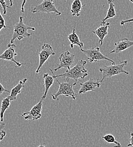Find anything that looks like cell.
Masks as SVG:
<instances>
[{
  "label": "cell",
  "mask_w": 133,
  "mask_h": 147,
  "mask_svg": "<svg viewBox=\"0 0 133 147\" xmlns=\"http://www.w3.org/2000/svg\"><path fill=\"white\" fill-rule=\"evenodd\" d=\"M87 64V61L81 59L79 60L76 66L70 68V69L66 70L65 73L59 75H55L53 70L51 69H49V70L53 74L54 78L58 77H64L67 79H72L74 81V84L76 85L78 80L79 79H84L88 75V71L86 68V65Z\"/></svg>",
  "instance_id": "obj_1"
},
{
  "label": "cell",
  "mask_w": 133,
  "mask_h": 147,
  "mask_svg": "<svg viewBox=\"0 0 133 147\" xmlns=\"http://www.w3.org/2000/svg\"><path fill=\"white\" fill-rule=\"evenodd\" d=\"M127 63L128 61L125 60L119 63L117 65L112 64L109 66L100 67L99 69V71L102 74L103 76L100 82H103V80L105 78H111L120 74H125L126 75H129V73L124 69V67L127 65Z\"/></svg>",
  "instance_id": "obj_2"
},
{
  "label": "cell",
  "mask_w": 133,
  "mask_h": 147,
  "mask_svg": "<svg viewBox=\"0 0 133 147\" xmlns=\"http://www.w3.org/2000/svg\"><path fill=\"white\" fill-rule=\"evenodd\" d=\"M30 30L35 31V28L26 25L23 23V17L22 16H20L19 22L14 25L13 34L10 43L13 44L15 40L17 38L19 41H20L24 37H30L32 35V34L28 32V30Z\"/></svg>",
  "instance_id": "obj_3"
},
{
  "label": "cell",
  "mask_w": 133,
  "mask_h": 147,
  "mask_svg": "<svg viewBox=\"0 0 133 147\" xmlns=\"http://www.w3.org/2000/svg\"><path fill=\"white\" fill-rule=\"evenodd\" d=\"M59 84L58 90L56 93L52 94V97L53 100H58V97L61 95H64L68 97L70 96L73 100H76V94L73 89V86H75L74 83L69 82L67 79L66 82L60 83L57 79V78H54Z\"/></svg>",
  "instance_id": "obj_4"
},
{
  "label": "cell",
  "mask_w": 133,
  "mask_h": 147,
  "mask_svg": "<svg viewBox=\"0 0 133 147\" xmlns=\"http://www.w3.org/2000/svg\"><path fill=\"white\" fill-rule=\"evenodd\" d=\"M80 51L86 55L91 63L97 62L102 60H107L111 62L113 65L115 64L114 61L104 55L100 52L99 47H92L88 49H80Z\"/></svg>",
  "instance_id": "obj_5"
},
{
  "label": "cell",
  "mask_w": 133,
  "mask_h": 147,
  "mask_svg": "<svg viewBox=\"0 0 133 147\" xmlns=\"http://www.w3.org/2000/svg\"><path fill=\"white\" fill-rule=\"evenodd\" d=\"M32 13H42L49 14L54 13L56 16H61V13L57 10L53 0H43L40 3L36 5L31 10Z\"/></svg>",
  "instance_id": "obj_6"
},
{
  "label": "cell",
  "mask_w": 133,
  "mask_h": 147,
  "mask_svg": "<svg viewBox=\"0 0 133 147\" xmlns=\"http://www.w3.org/2000/svg\"><path fill=\"white\" fill-rule=\"evenodd\" d=\"M56 53L54 52L52 47L49 44H44L42 46V50L39 52V63L38 67L36 70V74L38 75L43 65L48 59L50 56L55 55Z\"/></svg>",
  "instance_id": "obj_7"
},
{
  "label": "cell",
  "mask_w": 133,
  "mask_h": 147,
  "mask_svg": "<svg viewBox=\"0 0 133 147\" xmlns=\"http://www.w3.org/2000/svg\"><path fill=\"white\" fill-rule=\"evenodd\" d=\"M43 100L41 99V100L38 103L34 105L29 111L25 112L22 114L19 113V115H20L22 117H24V119L28 121H36L40 119L42 117L41 111L43 109Z\"/></svg>",
  "instance_id": "obj_8"
},
{
  "label": "cell",
  "mask_w": 133,
  "mask_h": 147,
  "mask_svg": "<svg viewBox=\"0 0 133 147\" xmlns=\"http://www.w3.org/2000/svg\"><path fill=\"white\" fill-rule=\"evenodd\" d=\"M75 55L71 53L69 51H66L62 53L59 57V64L56 68L55 69V71L62 69L66 68L68 70L71 68V66L74 62Z\"/></svg>",
  "instance_id": "obj_9"
},
{
  "label": "cell",
  "mask_w": 133,
  "mask_h": 147,
  "mask_svg": "<svg viewBox=\"0 0 133 147\" xmlns=\"http://www.w3.org/2000/svg\"><path fill=\"white\" fill-rule=\"evenodd\" d=\"M16 46L13 44H9L7 46V48L5 51V52L0 55V59H3L7 61H10L14 62L16 65L17 67H20L23 65H25L26 63H21L15 59V56L17 55V53L15 51V48Z\"/></svg>",
  "instance_id": "obj_10"
},
{
  "label": "cell",
  "mask_w": 133,
  "mask_h": 147,
  "mask_svg": "<svg viewBox=\"0 0 133 147\" xmlns=\"http://www.w3.org/2000/svg\"><path fill=\"white\" fill-rule=\"evenodd\" d=\"M101 83V82L99 80V78H97L96 80L91 78L86 82L80 83L79 84L80 86V88L79 90V94L80 95L90 91L94 92L96 88L100 87Z\"/></svg>",
  "instance_id": "obj_11"
},
{
  "label": "cell",
  "mask_w": 133,
  "mask_h": 147,
  "mask_svg": "<svg viewBox=\"0 0 133 147\" xmlns=\"http://www.w3.org/2000/svg\"><path fill=\"white\" fill-rule=\"evenodd\" d=\"M114 45V49L112 50L108 54H112V53L117 54L125 51L126 49L133 46V41L129 40L128 38H125L115 42Z\"/></svg>",
  "instance_id": "obj_12"
},
{
  "label": "cell",
  "mask_w": 133,
  "mask_h": 147,
  "mask_svg": "<svg viewBox=\"0 0 133 147\" xmlns=\"http://www.w3.org/2000/svg\"><path fill=\"white\" fill-rule=\"evenodd\" d=\"M109 26V22H102L101 26L99 27H98L95 31H92L99 38V43L101 45H103L104 39L108 35V30Z\"/></svg>",
  "instance_id": "obj_13"
},
{
  "label": "cell",
  "mask_w": 133,
  "mask_h": 147,
  "mask_svg": "<svg viewBox=\"0 0 133 147\" xmlns=\"http://www.w3.org/2000/svg\"><path fill=\"white\" fill-rule=\"evenodd\" d=\"M27 82V79L25 78L23 80L19 81V83L16 85L10 92V95L8 96L11 101L17 99V96L20 93L24 87V84Z\"/></svg>",
  "instance_id": "obj_14"
},
{
  "label": "cell",
  "mask_w": 133,
  "mask_h": 147,
  "mask_svg": "<svg viewBox=\"0 0 133 147\" xmlns=\"http://www.w3.org/2000/svg\"><path fill=\"white\" fill-rule=\"evenodd\" d=\"M43 79H44L45 91L43 93V95L41 97L42 100H44L45 99L48 92L49 88H51V87L53 85L55 79L53 76H51L48 73L44 74L43 75Z\"/></svg>",
  "instance_id": "obj_15"
},
{
  "label": "cell",
  "mask_w": 133,
  "mask_h": 147,
  "mask_svg": "<svg viewBox=\"0 0 133 147\" xmlns=\"http://www.w3.org/2000/svg\"><path fill=\"white\" fill-rule=\"evenodd\" d=\"M68 38L70 42V48L72 49L74 48V45H76V46L79 47L80 48V49H82V48H83L84 44L82 42H81L79 37L77 35V34L76 32V28H73L72 33L68 35Z\"/></svg>",
  "instance_id": "obj_16"
},
{
  "label": "cell",
  "mask_w": 133,
  "mask_h": 147,
  "mask_svg": "<svg viewBox=\"0 0 133 147\" xmlns=\"http://www.w3.org/2000/svg\"><path fill=\"white\" fill-rule=\"evenodd\" d=\"M84 5H83V4L82 3L80 0H74L72 3V6H71L70 11L72 14V16L73 17L74 16L79 17L80 13L82 8L84 7Z\"/></svg>",
  "instance_id": "obj_17"
},
{
  "label": "cell",
  "mask_w": 133,
  "mask_h": 147,
  "mask_svg": "<svg viewBox=\"0 0 133 147\" xmlns=\"http://www.w3.org/2000/svg\"><path fill=\"white\" fill-rule=\"evenodd\" d=\"M10 102L11 101L10 100L9 98L8 97L4 98L1 104V110H0V121L1 122H3V118H4V114L7 110L10 105Z\"/></svg>",
  "instance_id": "obj_18"
},
{
  "label": "cell",
  "mask_w": 133,
  "mask_h": 147,
  "mask_svg": "<svg viewBox=\"0 0 133 147\" xmlns=\"http://www.w3.org/2000/svg\"><path fill=\"white\" fill-rule=\"evenodd\" d=\"M108 3L109 5V8L107 13V16L102 22H105L107 20L109 19L113 18L116 16L114 0H108Z\"/></svg>",
  "instance_id": "obj_19"
},
{
  "label": "cell",
  "mask_w": 133,
  "mask_h": 147,
  "mask_svg": "<svg viewBox=\"0 0 133 147\" xmlns=\"http://www.w3.org/2000/svg\"><path fill=\"white\" fill-rule=\"evenodd\" d=\"M102 139L108 143L114 144L115 146H114V147H121V143L116 140L115 137L112 134H107L102 136Z\"/></svg>",
  "instance_id": "obj_20"
},
{
  "label": "cell",
  "mask_w": 133,
  "mask_h": 147,
  "mask_svg": "<svg viewBox=\"0 0 133 147\" xmlns=\"http://www.w3.org/2000/svg\"><path fill=\"white\" fill-rule=\"evenodd\" d=\"M5 126V124L1 122L0 123V142L3 139V138L5 137L6 135V132L3 129Z\"/></svg>",
  "instance_id": "obj_21"
},
{
  "label": "cell",
  "mask_w": 133,
  "mask_h": 147,
  "mask_svg": "<svg viewBox=\"0 0 133 147\" xmlns=\"http://www.w3.org/2000/svg\"><path fill=\"white\" fill-rule=\"evenodd\" d=\"M0 4L2 6V10H3V14L4 15L6 14L7 13V8H10L11 9V7L7 5L6 2H5V0H0Z\"/></svg>",
  "instance_id": "obj_22"
},
{
  "label": "cell",
  "mask_w": 133,
  "mask_h": 147,
  "mask_svg": "<svg viewBox=\"0 0 133 147\" xmlns=\"http://www.w3.org/2000/svg\"><path fill=\"white\" fill-rule=\"evenodd\" d=\"M7 28H9V27H7L6 25V23H5V20L3 18V17H2V16L1 15V11H0V31H1V30L2 28H5V29H7Z\"/></svg>",
  "instance_id": "obj_23"
},
{
  "label": "cell",
  "mask_w": 133,
  "mask_h": 147,
  "mask_svg": "<svg viewBox=\"0 0 133 147\" xmlns=\"http://www.w3.org/2000/svg\"><path fill=\"white\" fill-rule=\"evenodd\" d=\"M130 22H133V18L130 19H127V20H121L120 22V25L121 26H123L124 28H125V23H130Z\"/></svg>",
  "instance_id": "obj_24"
},
{
  "label": "cell",
  "mask_w": 133,
  "mask_h": 147,
  "mask_svg": "<svg viewBox=\"0 0 133 147\" xmlns=\"http://www.w3.org/2000/svg\"><path fill=\"white\" fill-rule=\"evenodd\" d=\"M5 92L9 93L10 91H8L7 90L5 89V88L3 87V86L1 84V83H0V95H1L3 92Z\"/></svg>",
  "instance_id": "obj_25"
},
{
  "label": "cell",
  "mask_w": 133,
  "mask_h": 147,
  "mask_svg": "<svg viewBox=\"0 0 133 147\" xmlns=\"http://www.w3.org/2000/svg\"><path fill=\"white\" fill-rule=\"evenodd\" d=\"M128 147H133V132L130 134V143L128 144Z\"/></svg>",
  "instance_id": "obj_26"
},
{
  "label": "cell",
  "mask_w": 133,
  "mask_h": 147,
  "mask_svg": "<svg viewBox=\"0 0 133 147\" xmlns=\"http://www.w3.org/2000/svg\"><path fill=\"white\" fill-rule=\"evenodd\" d=\"M26 1H27V0H23V2H22V6H21V12L22 13H23L24 12V5L26 4Z\"/></svg>",
  "instance_id": "obj_27"
},
{
  "label": "cell",
  "mask_w": 133,
  "mask_h": 147,
  "mask_svg": "<svg viewBox=\"0 0 133 147\" xmlns=\"http://www.w3.org/2000/svg\"><path fill=\"white\" fill-rule=\"evenodd\" d=\"M9 2H10V6H12L13 5V0H9Z\"/></svg>",
  "instance_id": "obj_28"
},
{
  "label": "cell",
  "mask_w": 133,
  "mask_h": 147,
  "mask_svg": "<svg viewBox=\"0 0 133 147\" xmlns=\"http://www.w3.org/2000/svg\"><path fill=\"white\" fill-rule=\"evenodd\" d=\"M38 147H45V146H44V145H43V144H40V146H38Z\"/></svg>",
  "instance_id": "obj_29"
},
{
  "label": "cell",
  "mask_w": 133,
  "mask_h": 147,
  "mask_svg": "<svg viewBox=\"0 0 133 147\" xmlns=\"http://www.w3.org/2000/svg\"><path fill=\"white\" fill-rule=\"evenodd\" d=\"M130 2H132V3H133V0H129Z\"/></svg>",
  "instance_id": "obj_30"
}]
</instances>
